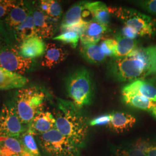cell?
<instances>
[{
    "mask_svg": "<svg viewBox=\"0 0 156 156\" xmlns=\"http://www.w3.org/2000/svg\"><path fill=\"white\" fill-rule=\"evenodd\" d=\"M122 95L124 102L135 108L151 112L156 106V102L142 95L129 93H122Z\"/></svg>",
    "mask_w": 156,
    "mask_h": 156,
    "instance_id": "21",
    "label": "cell"
},
{
    "mask_svg": "<svg viewBox=\"0 0 156 156\" xmlns=\"http://www.w3.org/2000/svg\"><path fill=\"white\" fill-rule=\"evenodd\" d=\"M116 156H147L142 149L133 144L131 146L118 147L115 151Z\"/></svg>",
    "mask_w": 156,
    "mask_h": 156,
    "instance_id": "28",
    "label": "cell"
},
{
    "mask_svg": "<svg viewBox=\"0 0 156 156\" xmlns=\"http://www.w3.org/2000/svg\"><path fill=\"white\" fill-rule=\"evenodd\" d=\"M68 96L78 109L89 104L93 95L90 74L85 68H79L70 73L65 79Z\"/></svg>",
    "mask_w": 156,
    "mask_h": 156,
    "instance_id": "4",
    "label": "cell"
},
{
    "mask_svg": "<svg viewBox=\"0 0 156 156\" xmlns=\"http://www.w3.org/2000/svg\"><path fill=\"white\" fill-rule=\"evenodd\" d=\"M33 64V60L21 56L17 49L9 46L0 50V67L20 75L29 71Z\"/></svg>",
    "mask_w": 156,
    "mask_h": 156,
    "instance_id": "8",
    "label": "cell"
},
{
    "mask_svg": "<svg viewBox=\"0 0 156 156\" xmlns=\"http://www.w3.org/2000/svg\"><path fill=\"white\" fill-rule=\"evenodd\" d=\"M26 129L17 116L14 99L6 102L0 112V138H19Z\"/></svg>",
    "mask_w": 156,
    "mask_h": 156,
    "instance_id": "7",
    "label": "cell"
},
{
    "mask_svg": "<svg viewBox=\"0 0 156 156\" xmlns=\"http://www.w3.org/2000/svg\"><path fill=\"white\" fill-rule=\"evenodd\" d=\"M9 46H11L9 45V35L6 33L2 24L0 22V50Z\"/></svg>",
    "mask_w": 156,
    "mask_h": 156,
    "instance_id": "34",
    "label": "cell"
},
{
    "mask_svg": "<svg viewBox=\"0 0 156 156\" xmlns=\"http://www.w3.org/2000/svg\"><path fill=\"white\" fill-rule=\"evenodd\" d=\"M53 39L70 45L73 48H75L80 39V35L78 33L73 31L66 30L62 31V34L54 37Z\"/></svg>",
    "mask_w": 156,
    "mask_h": 156,
    "instance_id": "27",
    "label": "cell"
},
{
    "mask_svg": "<svg viewBox=\"0 0 156 156\" xmlns=\"http://www.w3.org/2000/svg\"><path fill=\"white\" fill-rule=\"evenodd\" d=\"M16 2V1L12 0H4L0 4V19L6 16L12 8L15 5Z\"/></svg>",
    "mask_w": 156,
    "mask_h": 156,
    "instance_id": "32",
    "label": "cell"
},
{
    "mask_svg": "<svg viewBox=\"0 0 156 156\" xmlns=\"http://www.w3.org/2000/svg\"><path fill=\"white\" fill-rule=\"evenodd\" d=\"M33 15L37 35L42 39L51 38L55 31L53 21L38 7L33 9Z\"/></svg>",
    "mask_w": 156,
    "mask_h": 156,
    "instance_id": "15",
    "label": "cell"
},
{
    "mask_svg": "<svg viewBox=\"0 0 156 156\" xmlns=\"http://www.w3.org/2000/svg\"><path fill=\"white\" fill-rule=\"evenodd\" d=\"M24 151L32 156H41L35 136L27 128L19 138Z\"/></svg>",
    "mask_w": 156,
    "mask_h": 156,
    "instance_id": "26",
    "label": "cell"
},
{
    "mask_svg": "<svg viewBox=\"0 0 156 156\" xmlns=\"http://www.w3.org/2000/svg\"><path fill=\"white\" fill-rule=\"evenodd\" d=\"M80 52L84 58L92 64H100L104 62L106 58L100 46L97 44L82 45Z\"/></svg>",
    "mask_w": 156,
    "mask_h": 156,
    "instance_id": "22",
    "label": "cell"
},
{
    "mask_svg": "<svg viewBox=\"0 0 156 156\" xmlns=\"http://www.w3.org/2000/svg\"><path fill=\"white\" fill-rule=\"evenodd\" d=\"M134 144L138 146L144 151L147 156H156V144H151L146 140H139L134 143Z\"/></svg>",
    "mask_w": 156,
    "mask_h": 156,
    "instance_id": "30",
    "label": "cell"
},
{
    "mask_svg": "<svg viewBox=\"0 0 156 156\" xmlns=\"http://www.w3.org/2000/svg\"><path fill=\"white\" fill-rule=\"evenodd\" d=\"M122 93L140 95L156 102V87L149 82L140 79L126 86Z\"/></svg>",
    "mask_w": 156,
    "mask_h": 156,
    "instance_id": "17",
    "label": "cell"
},
{
    "mask_svg": "<svg viewBox=\"0 0 156 156\" xmlns=\"http://www.w3.org/2000/svg\"><path fill=\"white\" fill-rule=\"evenodd\" d=\"M24 151L19 138H0V156H21Z\"/></svg>",
    "mask_w": 156,
    "mask_h": 156,
    "instance_id": "20",
    "label": "cell"
},
{
    "mask_svg": "<svg viewBox=\"0 0 156 156\" xmlns=\"http://www.w3.org/2000/svg\"><path fill=\"white\" fill-rule=\"evenodd\" d=\"M111 115V119L108 127L117 133H122L128 131L136 123L135 117L127 113L115 112Z\"/></svg>",
    "mask_w": 156,
    "mask_h": 156,
    "instance_id": "18",
    "label": "cell"
},
{
    "mask_svg": "<svg viewBox=\"0 0 156 156\" xmlns=\"http://www.w3.org/2000/svg\"><path fill=\"white\" fill-rule=\"evenodd\" d=\"M111 67L113 75L122 82H134L151 74L149 58L145 48H136L129 56L117 58Z\"/></svg>",
    "mask_w": 156,
    "mask_h": 156,
    "instance_id": "2",
    "label": "cell"
},
{
    "mask_svg": "<svg viewBox=\"0 0 156 156\" xmlns=\"http://www.w3.org/2000/svg\"><path fill=\"white\" fill-rule=\"evenodd\" d=\"M136 4L148 13L156 15V0L138 1Z\"/></svg>",
    "mask_w": 156,
    "mask_h": 156,
    "instance_id": "31",
    "label": "cell"
},
{
    "mask_svg": "<svg viewBox=\"0 0 156 156\" xmlns=\"http://www.w3.org/2000/svg\"><path fill=\"white\" fill-rule=\"evenodd\" d=\"M27 128L37 136L56 128V120L51 112L43 111L34 118Z\"/></svg>",
    "mask_w": 156,
    "mask_h": 156,
    "instance_id": "10",
    "label": "cell"
},
{
    "mask_svg": "<svg viewBox=\"0 0 156 156\" xmlns=\"http://www.w3.org/2000/svg\"><path fill=\"white\" fill-rule=\"evenodd\" d=\"M151 112L152 115L156 118V106L152 109V111H151Z\"/></svg>",
    "mask_w": 156,
    "mask_h": 156,
    "instance_id": "36",
    "label": "cell"
},
{
    "mask_svg": "<svg viewBox=\"0 0 156 156\" xmlns=\"http://www.w3.org/2000/svg\"><path fill=\"white\" fill-rule=\"evenodd\" d=\"M116 44V39H104L101 43V49L105 55L107 56H113V51Z\"/></svg>",
    "mask_w": 156,
    "mask_h": 156,
    "instance_id": "29",
    "label": "cell"
},
{
    "mask_svg": "<svg viewBox=\"0 0 156 156\" xmlns=\"http://www.w3.org/2000/svg\"><path fill=\"white\" fill-rule=\"evenodd\" d=\"M68 55L67 50L62 46L54 43H48L46 45L41 66L48 68H53L64 61Z\"/></svg>",
    "mask_w": 156,
    "mask_h": 156,
    "instance_id": "13",
    "label": "cell"
},
{
    "mask_svg": "<svg viewBox=\"0 0 156 156\" xmlns=\"http://www.w3.org/2000/svg\"><path fill=\"white\" fill-rule=\"evenodd\" d=\"M39 146L46 156H79L80 148L56 128L37 136Z\"/></svg>",
    "mask_w": 156,
    "mask_h": 156,
    "instance_id": "5",
    "label": "cell"
},
{
    "mask_svg": "<svg viewBox=\"0 0 156 156\" xmlns=\"http://www.w3.org/2000/svg\"><path fill=\"white\" fill-rule=\"evenodd\" d=\"M111 114L104 115L96 117L93 119L90 122V125L91 126H101V125H108V123L110 122L111 119Z\"/></svg>",
    "mask_w": 156,
    "mask_h": 156,
    "instance_id": "33",
    "label": "cell"
},
{
    "mask_svg": "<svg viewBox=\"0 0 156 156\" xmlns=\"http://www.w3.org/2000/svg\"><path fill=\"white\" fill-rule=\"evenodd\" d=\"M33 10L32 7L23 1H17L15 5L5 17V23L11 30L19 27L27 19Z\"/></svg>",
    "mask_w": 156,
    "mask_h": 156,
    "instance_id": "14",
    "label": "cell"
},
{
    "mask_svg": "<svg viewBox=\"0 0 156 156\" xmlns=\"http://www.w3.org/2000/svg\"><path fill=\"white\" fill-rule=\"evenodd\" d=\"M56 120V128L80 149L87 139V123L72 101L57 100V108L53 114Z\"/></svg>",
    "mask_w": 156,
    "mask_h": 156,
    "instance_id": "1",
    "label": "cell"
},
{
    "mask_svg": "<svg viewBox=\"0 0 156 156\" xmlns=\"http://www.w3.org/2000/svg\"><path fill=\"white\" fill-rule=\"evenodd\" d=\"M38 7L53 22H57L62 16V6L60 2L57 1H39Z\"/></svg>",
    "mask_w": 156,
    "mask_h": 156,
    "instance_id": "25",
    "label": "cell"
},
{
    "mask_svg": "<svg viewBox=\"0 0 156 156\" xmlns=\"http://www.w3.org/2000/svg\"><path fill=\"white\" fill-rule=\"evenodd\" d=\"M116 44L113 51V56L117 58H122L129 56L137 47L136 41L128 39L123 35L116 38Z\"/></svg>",
    "mask_w": 156,
    "mask_h": 156,
    "instance_id": "23",
    "label": "cell"
},
{
    "mask_svg": "<svg viewBox=\"0 0 156 156\" xmlns=\"http://www.w3.org/2000/svg\"><path fill=\"white\" fill-rule=\"evenodd\" d=\"M122 34L123 36L126 38H127L128 39H135L138 36V33L134 30V28L125 26L122 28Z\"/></svg>",
    "mask_w": 156,
    "mask_h": 156,
    "instance_id": "35",
    "label": "cell"
},
{
    "mask_svg": "<svg viewBox=\"0 0 156 156\" xmlns=\"http://www.w3.org/2000/svg\"><path fill=\"white\" fill-rule=\"evenodd\" d=\"M154 48H155V50H156V46H154Z\"/></svg>",
    "mask_w": 156,
    "mask_h": 156,
    "instance_id": "39",
    "label": "cell"
},
{
    "mask_svg": "<svg viewBox=\"0 0 156 156\" xmlns=\"http://www.w3.org/2000/svg\"><path fill=\"white\" fill-rule=\"evenodd\" d=\"M13 34L16 39L20 42L28 37L37 35L34 23L33 10L24 22L13 30Z\"/></svg>",
    "mask_w": 156,
    "mask_h": 156,
    "instance_id": "24",
    "label": "cell"
},
{
    "mask_svg": "<svg viewBox=\"0 0 156 156\" xmlns=\"http://www.w3.org/2000/svg\"><path fill=\"white\" fill-rule=\"evenodd\" d=\"M28 82V78L0 67V90L22 89Z\"/></svg>",
    "mask_w": 156,
    "mask_h": 156,
    "instance_id": "16",
    "label": "cell"
},
{
    "mask_svg": "<svg viewBox=\"0 0 156 156\" xmlns=\"http://www.w3.org/2000/svg\"><path fill=\"white\" fill-rule=\"evenodd\" d=\"M46 99L44 91L37 86L18 90L14 98L17 116L24 126H28L40 112Z\"/></svg>",
    "mask_w": 156,
    "mask_h": 156,
    "instance_id": "3",
    "label": "cell"
},
{
    "mask_svg": "<svg viewBox=\"0 0 156 156\" xmlns=\"http://www.w3.org/2000/svg\"><path fill=\"white\" fill-rule=\"evenodd\" d=\"M46 44L43 39L35 35L23 40L21 42L19 52L24 58L33 60L44 55Z\"/></svg>",
    "mask_w": 156,
    "mask_h": 156,
    "instance_id": "9",
    "label": "cell"
},
{
    "mask_svg": "<svg viewBox=\"0 0 156 156\" xmlns=\"http://www.w3.org/2000/svg\"><path fill=\"white\" fill-rule=\"evenodd\" d=\"M3 1H4V0H0V4H1V3H2V2H3Z\"/></svg>",
    "mask_w": 156,
    "mask_h": 156,
    "instance_id": "38",
    "label": "cell"
},
{
    "mask_svg": "<svg viewBox=\"0 0 156 156\" xmlns=\"http://www.w3.org/2000/svg\"><path fill=\"white\" fill-rule=\"evenodd\" d=\"M108 30V27L97 22L94 19L87 21L80 36L81 45L97 44Z\"/></svg>",
    "mask_w": 156,
    "mask_h": 156,
    "instance_id": "11",
    "label": "cell"
},
{
    "mask_svg": "<svg viewBox=\"0 0 156 156\" xmlns=\"http://www.w3.org/2000/svg\"><path fill=\"white\" fill-rule=\"evenodd\" d=\"M108 9L125 26L134 28L138 36L151 37L156 33V20L144 13L123 7H108Z\"/></svg>",
    "mask_w": 156,
    "mask_h": 156,
    "instance_id": "6",
    "label": "cell"
},
{
    "mask_svg": "<svg viewBox=\"0 0 156 156\" xmlns=\"http://www.w3.org/2000/svg\"><path fill=\"white\" fill-rule=\"evenodd\" d=\"M86 9L97 22L108 27L110 22L111 13L105 4L100 1L86 2Z\"/></svg>",
    "mask_w": 156,
    "mask_h": 156,
    "instance_id": "19",
    "label": "cell"
},
{
    "mask_svg": "<svg viewBox=\"0 0 156 156\" xmlns=\"http://www.w3.org/2000/svg\"><path fill=\"white\" fill-rule=\"evenodd\" d=\"M86 1L78 2L73 5L65 14L61 24L62 31L86 22L83 17L89 15L86 9Z\"/></svg>",
    "mask_w": 156,
    "mask_h": 156,
    "instance_id": "12",
    "label": "cell"
},
{
    "mask_svg": "<svg viewBox=\"0 0 156 156\" xmlns=\"http://www.w3.org/2000/svg\"><path fill=\"white\" fill-rule=\"evenodd\" d=\"M21 156H32L30 153H28V152H27L26 151H24L23 153L22 154Z\"/></svg>",
    "mask_w": 156,
    "mask_h": 156,
    "instance_id": "37",
    "label": "cell"
}]
</instances>
